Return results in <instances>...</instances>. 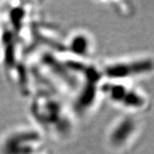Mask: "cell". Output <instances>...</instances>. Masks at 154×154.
Instances as JSON below:
<instances>
[{
    "instance_id": "8992f818",
    "label": "cell",
    "mask_w": 154,
    "mask_h": 154,
    "mask_svg": "<svg viewBox=\"0 0 154 154\" xmlns=\"http://www.w3.org/2000/svg\"><path fill=\"white\" fill-rule=\"evenodd\" d=\"M96 51V42L92 33L85 29L73 31L63 42V53L77 60L90 61Z\"/></svg>"
},
{
    "instance_id": "52a82bcc",
    "label": "cell",
    "mask_w": 154,
    "mask_h": 154,
    "mask_svg": "<svg viewBox=\"0 0 154 154\" xmlns=\"http://www.w3.org/2000/svg\"><path fill=\"white\" fill-rule=\"evenodd\" d=\"M2 34H3V27L1 24V19H0V54H1V38H2Z\"/></svg>"
},
{
    "instance_id": "7a4b0ae2",
    "label": "cell",
    "mask_w": 154,
    "mask_h": 154,
    "mask_svg": "<svg viewBox=\"0 0 154 154\" xmlns=\"http://www.w3.org/2000/svg\"><path fill=\"white\" fill-rule=\"evenodd\" d=\"M99 89L101 98L123 110L126 114L140 116L151 105L148 94L130 82L103 80Z\"/></svg>"
},
{
    "instance_id": "277c9868",
    "label": "cell",
    "mask_w": 154,
    "mask_h": 154,
    "mask_svg": "<svg viewBox=\"0 0 154 154\" xmlns=\"http://www.w3.org/2000/svg\"><path fill=\"white\" fill-rule=\"evenodd\" d=\"M45 152V136L35 127H20L0 140V154H41Z\"/></svg>"
},
{
    "instance_id": "5b68a950",
    "label": "cell",
    "mask_w": 154,
    "mask_h": 154,
    "mask_svg": "<svg viewBox=\"0 0 154 154\" xmlns=\"http://www.w3.org/2000/svg\"><path fill=\"white\" fill-rule=\"evenodd\" d=\"M142 131L140 116L126 114L118 118L110 126L106 134L108 147L114 152L121 153L132 147Z\"/></svg>"
},
{
    "instance_id": "ba28073f",
    "label": "cell",
    "mask_w": 154,
    "mask_h": 154,
    "mask_svg": "<svg viewBox=\"0 0 154 154\" xmlns=\"http://www.w3.org/2000/svg\"><path fill=\"white\" fill-rule=\"evenodd\" d=\"M41 154H47V153H46V152H43V153H41Z\"/></svg>"
},
{
    "instance_id": "6da1fadb",
    "label": "cell",
    "mask_w": 154,
    "mask_h": 154,
    "mask_svg": "<svg viewBox=\"0 0 154 154\" xmlns=\"http://www.w3.org/2000/svg\"><path fill=\"white\" fill-rule=\"evenodd\" d=\"M28 112L35 128L45 136L65 140L74 132L75 114L58 95L57 89L45 87L32 93Z\"/></svg>"
},
{
    "instance_id": "3957f363",
    "label": "cell",
    "mask_w": 154,
    "mask_h": 154,
    "mask_svg": "<svg viewBox=\"0 0 154 154\" xmlns=\"http://www.w3.org/2000/svg\"><path fill=\"white\" fill-rule=\"evenodd\" d=\"M153 67L152 57L140 55L110 61L99 68L104 80L132 83L152 75Z\"/></svg>"
}]
</instances>
